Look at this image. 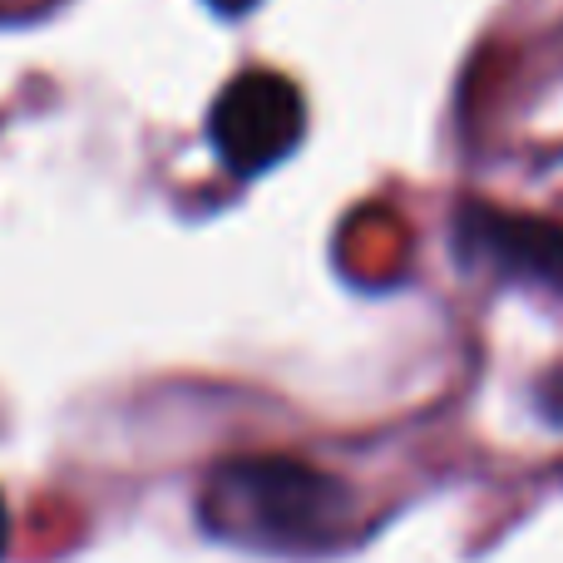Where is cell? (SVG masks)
Returning <instances> with one entry per match:
<instances>
[{
  "label": "cell",
  "instance_id": "cell-4",
  "mask_svg": "<svg viewBox=\"0 0 563 563\" xmlns=\"http://www.w3.org/2000/svg\"><path fill=\"white\" fill-rule=\"evenodd\" d=\"M213 5H218V10H247L253 0H213Z\"/></svg>",
  "mask_w": 563,
  "mask_h": 563
},
{
  "label": "cell",
  "instance_id": "cell-5",
  "mask_svg": "<svg viewBox=\"0 0 563 563\" xmlns=\"http://www.w3.org/2000/svg\"><path fill=\"white\" fill-rule=\"evenodd\" d=\"M5 534H10V525H5V505H0V554H5Z\"/></svg>",
  "mask_w": 563,
  "mask_h": 563
},
{
  "label": "cell",
  "instance_id": "cell-3",
  "mask_svg": "<svg viewBox=\"0 0 563 563\" xmlns=\"http://www.w3.org/2000/svg\"><path fill=\"white\" fill-rule=\"evenodd\" d=\"M455 253L465 267H479L499 282L563 291V228L544 218L465 203L455 213Z\"/></svg>",
  "mask_w": 563,
  "mask_h": 563
},
{
  "label": "cell",
  "instance_id": "cell-2",
  "mask_svg": "<svg viewBox=\"0 0 563 563\" xmlns=\"http://www.w3.org/2000/svg\"><path fill=\"white\" fill-rule=\"evenodd\" d=\"M307 134V99L277 69H243L218 89L208 109V139L223 168L238 178L267 174L291 154Z\"/></svg>",
  "mask_w": 563,
  "mask_h": 563
},
{
  "label": "cell",
  "instance_id": "cell-1",
  "mask_svg": "<svg viewBox=\"0 0 563 563\" xmlns=\"http://www.w3.org/2000/svg\"><path fill=\"white\" fill-rule=\"evenodd\" d=\"M351 495L327 470L287 455L223 460L203 479L198 519L208 534L263 554H311L341 534Z\"/></svg>",
  "mask_w": 563,
  "mask_h": 563
}]
</instances>
